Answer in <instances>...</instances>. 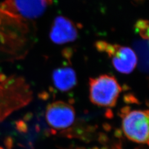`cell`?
<instances>
[{
  "mask_svg": "<svg viewBox=\"0 0 149 149\" xmlns=\"http://www.w3.org/2000/svg\"><path fill=\"white\" fill-rule=\"evenodd\" d=\"M52 79L54 87L59 91L66 92L72 90L77 84V76L70 65H63L54 70Z\"/></svg>",
  "mask_w": 149,
  "mask_h": 149,
  "instance_id": "52a82bcc",
  "label": "cell"
},
{
  "mask_svg": "<svg viewBox=\"0 0 149 149\" xmlns=\"http://www.w3.org/2000/svg\"><path fill=\"white\" fill-rule=\"evenodd\" d=\"M48 124L55 129H64L70 127L75 119L74 108L62 101L53 102L48 105L45 113Z\"/></svg>",
  "mask_w": 149,
  "mask_h": 149,
  "instance_id": "8992f818",
  "label": "cell"
},
{
  "mask_svg": "<svg viewBox=\"0 0 149 149\" xmlns=\"http://www.w3.org/2000/svg\"><path fill=\"white\" fill-rule=\"evenodd\" d=\"M89 97L95 105L102 107L115 106L122 86L113 75L103 74L89 79Z\"/></svg>",
  "mask_w": 149,
  "mask_h": 149,
  "instance_id": "6da1fadb",
  "label": "cell"
},
{
  "mask_svg": "<svg viewBox=\"0 0 149 149\" xmlns=\"http://www.w3.org/2000/svg\"><path fill=\"white\" fill-rule=\"evenodd\" d=\"M54 0H6L0 12L17 21L27 22L44 15Z\"/></svg>",
  "mask_w": 149,
  "mask_h": 149,
  "instance_id": "3957f363",
  "label": "cell"
},
{
  "mask_svg": "<svg viewBox=\"0 0 149 149\" xmlns=\"http://www.w3.org/2000/svg\"><path fill=\"white\" fill-rule=\"evenodd\" d=\"M79 35V26L69 18L60 15L54 19L49 36L52 43L62 45L74 42Z\"/></svg>",
  "mask_w": 149,
  "mask_h": 149,
  "instance_id": "5b68a950",
  "label": "cell"
},
{
  "mask_svg": "<svg viewBox=\"0 0 149 149\" xmlns=\"http://www.w3.org/2000/svg\"><path fill=\"white\" fill-rule=\"evenodd\" d=\"M95 48L98 52L106 55L114 69L120 74L132 73L138 64L135 50L129 47L98 40L95 43Z\"/></svg>",
  "mask_w": 149,
  "mask_h": 149,
  "instance_id": "7a4b0ae2",
  "label": "cell"
},
{
  "mask_svg": "<svg viewBox=\"0 0 149 149\" xmlns=\"http://www.w3.org/2000/svg\"><path fill=\"white\" fill-rule=\"evenodd\" d=\"M122 129L128 139L139 144H149V111L123 109Z\"/></svg>",
  "mask_w": 149,
  "mask_h": 149,
  "instance_id": "277c9868",
  "label": "cell"
},
{
  "mask_svg": "<svg viewBox=\"0 0 149 149\" xmlns=\"http://www.w3.org/2000/svg\"><path fill=\"white\" fill-rule=\"evenodd\" d=\"M135 30L136 33L144 40L149 39V22L145 19H139L135 24Z\"/></svg>",
  "mask_w": 149,
  "mask_h": 149,
  "instance_id": "ba28073f",
  "label": "cell"
}]
</instances>
